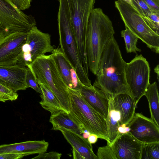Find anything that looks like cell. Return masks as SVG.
<instances>
[{
	"label": "cell",
	"instance_id": "6da1fadb",
	"mask_svg": "<svg viewBox=\"0 0 159 159\" xmlns=\"http://www.w3.org/2000/svg\"><path fill=\"white\" fill-rule=\"evenodd\" d=\"M125 64L113 35L102 54L93 86L101 90L107 96L113 97L123 93L132 97L125 78Z\"/></svg>",
	"mask_w": 159,
	"mask_h": 159
},
{
	"label": "cell",
	"instance_id": "7a4b0ae2",
	"mask_svg": "<svg viewBox=\"0 0 159 159\" xmlns=\"http://www.w3.org/2000/svg\"><path fill=\"white\" fill-rule=\"evenodd\" d=\"M115 34L112 22L100 8L93 9L89 19L86 38L89 69L96 75L100 60L107 43Z\"/></svg>",
	"mask_w": 159,
	"mask_h": 159
},
{
	"label": "cell",
	"instance_id": "3957f363",
	"mask_svg": "<svg viewBox=\"0 0 159 159\" xmlns=\"http://www.w3.org/2000/svg\"><path fill=\"white\" fill-rule=\"evenodd\" d=\"M27 67L32 71L38 84L42 83L48 86L63 109L68 113L70 97L68 87L60 74L52 54L42 56Z\"/></svg>",
	"mask_w": 159,
	"mask_h": 159
},
{
	"label": "cell",
	"instance_id": "277c9868",
	"mask_svg": "<svg viewBox=\"0 0 159 159\" xmlns=\"http://www.w3.org/2000/svg\"><path fill=\"white\" fill-rule=\"evenodd\" d=\"M68 89L69 115L83 129L107 141L108 133L106 119L87 102L79 90L68 87Z\"/></svg>",
	"mask_w": 159,
	"mask_h": 159
},
{
	"label": "cell",
	"instance_id": "5b68a950",
	"mask_svg": "<svg viewBox=\"0 0 159 159\" xmlns=\"http://www.w3.org/2000/svg\"><path fill=\"white\" fill-rule=\"evenodd\" d=\"M57 15L59 44L60 48L75 68L78 77L84 85L92 86L89 73L82 65L73 33L68 9L65 0H58Z\"/></svg>",
	"mask_w": 159,
	"mask_h": 159
},
{
	"label": "cell",
	"instance_id": "8992f818",
	"mask_svg": "<svg viewBox=\"0 0 159 159\" xmlns=\"http://www.w3.org/2000/svg\"><path fill=\"white\" fill-rule=\"evenodd\" d=\"M96 0H65L81 63H87L86 38L88 21Z\"/></svg>",
	"mask_w": 159,
	"mask_h": 159
},
{
	"label": "cell",
	"instance_id": "52a82bcc",
	"mask_svg": "<svg viewBox=\"0 0 159 159\" xmlns=\"http://www.w3.org/2000/svg\"><path fill=\"white\" fill-rule=\"evenodd\" d=\"M115 4L125 27L147 47L158 54L159 35L149 27L142 16L132 6L122 0L115 1Z\"/></svg>",
	"mask_w": 159,
	"mask_h": 159
},
{
	"label": "cell",
	"instance_id": "ba28073f",
	"mask_svg": "<svg viewBox=\"0 0 159 159\" xmlns=\"http://www.w3.org/2000/svg\"><path fill=\"white\" fill-rule=\"evenodd\" d=\"M36 22L31 15H28L13 4L0 0V40L17 32L28 33Z\"/></svg>",
	"mask_w": 159,
	"mask_h": 159
},
{
	"label": "cell",
	"instance_id": "9c48e42d",
	"mask_svg": "<svg viewBox=\"0 0 159 159\" xmlns=\"http://www.w3.org/2000/svg\"><path fill=\"white\" fill-rule=\"evenodd\" d=\"M150 69L148 62L142 54L135 56L129 63H126L125 78L132 96L137 105L144 95L150 84Z\"/></svg>",
	"mask_w": 159,
	"mask_h": 159
},
{
	"label": "cell",
	"instance_id": "30bf717a",
	"mask_svg": "<svg viewBox=\"0 0 159 159\" xmlns=\"http://www.w3.org/2000/svg\"><path fill=\"white\" fill-rule=\"evenodd\" d=\"M51 35L39 30L36 26L28 33L22 47V62L27 67L38 57L47 52L52 53L54 47L51 44Z\"/></svg>",
	"mask_w": 159,
	"mask_h": 159
},
{
	"label": "cell",
	"instance_id": "8fae6325",
	"mask_svg": "<svg viewBox=\"0 0 159 159\" xmlns=\"http://www.w3.org/2000/svg\"><path fill=\"white\" fill-rule=\"evenodd\" d=\"M27 33L16 32L0 40V66H23L22 47L26 41Z\"/></svg>",
	"mask_w": 159,
	"mask_h": 159
},
{
	"label": "cell",
	"instance_id": "7c38bea8",
	"mask_svg": "<svg viewBox=\"0 0 159 159\" xmlns=\"http://www.w3.org/2000/svg\"><path fill=\"white\" fill-rule=\"evenodd\" d=\"M126 126L130 129L129 133L141 143L159 142V127L151 118L135 113Z\"/></svg>",
	"mask_w": 159,
	"mask_h": 159
},
{
	"label": "cell",
	"instance_id": "4fadbf2b",
	"mask_svg": "<svg viewBox=\"0 0 159 159\" xmlns=\"http://www.w3.org/2000/svg\"><path fill=\"white\" fill-rule=\"evenodd\" d=\"M143 144L128 133L120 134L111 146L116 159H140Z\"/></svg>",
	"mask_w": 159,
	"mask_h": 159
},
{
	"label": "cell",
	"instance_id": "5bb4252c",
	"mask_svg": "<svg viewBox=\"0 0 159 159\" xmlns=\"http://www.w3.org/2000/svg\"><path fill=\"white\" fill-rule=\"evenodd\" d=\"M27 67L20 66H0V84L15 92L28 88L25 82Z\"/></svg>",
	"mask_w": 159,
	"mask_h": 159
},
{
	"label": "cell",
	"instance_id": "9a60e30c",
	"mask_svg": "<svg viewBox=\"0 0 159 159\" xmlns=\"http://www.w3.org/2000/svg\"><path fill=\"white\" fill-rule=\"evenodd\" d=\"M59 130L72 147L73 159H98L93 151L92 144L81 135L64 129Z\"/></svg>",
	"mask_w": 159,
	"mask_h": 159
},
{
	"label": "cell",
	"instance_id": "2e32d148",
	"mask_svg": "<svg viewBox=\"0 0 159 159\" xmlns=\"http://www.w3.org/2000/svg\"><path fill=\"white\" fill-rule=\"evenodd\" d=\"M60 74L67 86L76 90L84 85L79 78L75 68L68 60L60 48H55L52 53Z\"/></svg>",
	"mask_w": 159,
	"mask_h": 159
},
{
	"label": "cell",
	"instance_id": "e0dca14e",
	"mask_svg": "<svg viewBox=\"0 0 159 159\" xmlns=\"http://www.w3.org/2000/svg\"><path fill=\"white\" fill-rule=\"evenodd\" d=\"M79 90L87 102L106 119L109 107V98L106 94L93 86L84 85Z\"/></svg>",
	"mask_w": 159,
	"mask_h": 159
},
{
	"label": "cell",
	"instance_id": "ac0fdd59",
	"mask_svg": "<svg viewBox=\"0 0 159 159\" xmlns=\"http://www.w3.org/2000/svg\"><path fill=\"white\" fill-rule=\"evenodd\" d=\"M48 142L42 140L28 141L19 143L0 145V154L22 153L26 156L46 152Z\"/></svg>",
	"mask_w": 159,
	"mask_h": 159
},
{
	"label": "cell",
	"instance_id": "d6986e66",
	"mask_svg": "<svg viewBox=\"0 0 159 159\" xmlns=\"http://www.w3.org/2000/svg\"><path fill=\"white\" fill-rule=\"evenodd\" d=\"M115 109L119 112L121 124H128L135 113L136 104L130 95L121 93L112 97Z\"/></svg>",
	"mask_w": 159,
	"mask_h": 159
},
{
	"label": "cell",
	"instance_id": "ffe728a7",
	"mask_svg": "<svg viewBox=\"0 0 159 159\" xmlns=\"http://www.w3.org/2000/svg\"><path fill=\"white\" fill-rule=\"evenodd\" d=\"M49 121L52 125V130H59L64 129L81 135L85 130L83 129L69 114L64 110L51 115Z\"/></svg>",
	"mask_w": 159,
	"mask_h": 159
},
{
	"label": "cell",
	"instance_id": "44dd1931",
	"mask_svg": "<svg viewBox=\"0 0 159 159\" xmlns=\"http://www.w3.org/2000/svg\"><path fill=\"white\" fill-rule=\"evenodd\" d=\"M109 98V107L106 121L108 128L107 144L111 146L117 138L120 135L118 128L121 125L120 113L116 110L114 107L111 97Z\"/></svg>",
	"mask_w": 159,
	"mask_h": 159
},
{
	"label": "cell",
	"instance_id": "7402d4cb",
	"mask_svg": "<svg viewBox=\"0 0 159 159\" xmlns=\"http://www.w3.org/2000/svg\"><path fill=\"white\" fill-rule=\"evenodd\" d=\"M38 84L42 92L40 95L41 100L39 103L42 107L50 112L51 115L64 110L55 94L49 88L43 83H39Z\"/></svg>",
	"mask_w": 159,
	"mask_h": 159
},
{
	"label": "cell",
	"instance_id": "603a6c76",
	"mask_svg": "<svg viewBox=\"0 0 159 159\" xmlns=\"http://www.w3.org/2000/svg\"><path fill=\"white\" fill-rule=\"evenodd\" d=\"M144 95L148 101L150 118L159 127V93L156 82L149 84Z\"/></svg>",
	"mask_w": 159,
	"mask_h": 159
},
{
	"label": "cell",
	"instance_id": "cb8c5ba5",
	"mask_svg": "<svg viewBox=\"0 0 159 159\" xmlns=\"http://www.w3.org/2000/svg\"><path fill=\"white\" fill-rule=\"evenodd\" d=\"M121 37L124 39L125 48L127 53L141 52V50L138 48L136 44L139 38L127 28L125 30L121 31Z\"/></svg>",
	"mask_w": 159,
	"mask_h": 159
},
{
	"label": "cell",
	"instance_id": "d4e9b609",
	"mask_svg": "<svg viewBox=\"0 0 159 159\" xmlns=\"http://www.w3.org/2000/svg\"><path fill=\"white\" fill-rule=\"evenodd\" d=\"M140 159H159V142L143 144Z\"/></svg>",
	"mask_w": 159,
	"mask_h": 159
},
{
	"label": "cell",
	"instance_id": "484cf974",
	"mask_svg": "<svg viewBox=\"0 0 159 159\" xmlns=\"http://www.w3.org/2000/svg\"><path fill=\"white\" fill-rule=\"evenodd\" d=\"M18 97L17 92L0 84V102H5L7 101H15Z\"/></svg>",
	"mask_w": 159,
	"mask_h": 159
},
{
	"label": "cell",
	"instance_id": "4316f807",
	"mask_svg": "<svg viewBox=\"0 0 159 159\" xmlns=\"http://www.w3.org/2000/svg\"><path fill=\"white\" fill-rule=\"evenodd\" d=\"M142 17L149 27L159 35V13H151Z\"/></svg>",
	"mask_w": 159,
	"mask_h": 159
},
{
	"label": "cell",
	"instance_id": "83f0119b",
	"mask_svg": "<svg viewBox=\"0 0 159 159\" xmlns=\"http://www.w3.org/2000/svg\"><path fill=\"white\" fill-rule=\"evenodd\" d=\"M134 7L142 17L152 13L144 0H131Z\"/></svg>",
	"mask_w": 159,
	"mask_h": 159
},
{
	"label": "cell",
	"instance_id": "f1b7e54d",
	"mask_svg": "<svg viewBox=\"0 0 159 159\" xmlns=\"http://www.w3.org/2000/svg\"><path fill=\"white\" fill-rule=\"evenodd\" d=\"M97 156L98 159H116L111 146L108 144L98 148Z\"/></svg>",
	"mask_w": 159,
	"mask_h": 159
},
{
	"label": "cell",
	"instance_id": "f546056e",
	"mask_svg": "<svg viewBox=\"0 0 159 159\" xmlns=\"http://www.w3.org/2000/svg\"><path fill=\"white\" fill-rule=\"evenodd\" d=\"M27 67L25 78V82L28 88H31L37 92L41 94L42 92L41 89L34 76L30 69Z\"/></svg>",
	"mask_w": 159,
	"mask_h": 159
},
{
	"label": "cell",
	"instance_id": "4dcf8cb0",
	"mask_svg": "<svg viewBox=\"0 0 159 159\" xmlns=\"http://www.w3.org/2000/svg\"><path fill=\"white\" fill-rule=\"evenodd\" d=\"M13 4L19 9L24 11L31 6L32 0H5Z\"/></svg>",
	"mask_w": 159,
	"mask_h": 159
},
{
	"label": "cell",
	"instance_id": "1f68e13d",
	"mask_svg": "<svg viewBox=\"0 0 159 159\" xmlns=\"http://www.w3.org/2000/svg\"><path fill=\"white\" fill-rule=\"evenodd\" d=\"M61 154L56 152H51L46 153L43 152L39 154L38 155L32 159H60Z\"/></svg>",
	"mask_w": 159,
	"mask_h": 159
},
{
	"label": "cell",
	"instance_id": "d6a6232c",
	"mask_svg": "<svg viewBox=\"0 0 159 159\" xmlns=\"http://www.w3.org/2000/svg\"><path fill=\"white\" fill-rule=\"evenodd\" d=\"M152 13H159V0H144Z\"/></svg>",
	"mask_w": 159,
	"mask_h": 159
},
{
	"label": "cell",
	"instance_id": "836d02e7",
	"mask_svg": "<svg viewBox=\"0 0 159 159\" xmlns=\"http://www.w3.org/2000/svg\"><path fill=\"white\" fill-rule=\"evenodd\" d=\"M26 155L22 153H7L0 154V159H18Z\"/></svg>",
	"mask_w": 159,
	"mask_h": 159
},
{
	"label": "cell",
	"instance_id": "e575fe53",
	"mask_svg": "<svg viewBox=\"0 0 159 159\" xmlns=\"http://www.w3.org/2000/svg\"><path fill=\"white\" fill-rule=\"evenodd\" d=\"M130 130L129 128L124 124L120 125L118 128V132L120 135L129 133Z\"/></svg>",
	"mask_w": 159,
	"mask_h": 159
},
{
	"label": "cell",
	"instance_id": "d590c367",
	"mask_svg": "<svg viewBox=\"0 0 159 159\" xmlns=\"http://www.w3.org/2000/svg\"><path fill=\"white\" fill-rule=\"evenodd\" d=\"M98 138V137L97 135L93 134H91L87 138V140L91 144H94L97 142Z\"/></svg>",
	"mask_w": 159,
	"mask_h": 159
},
{
	"label": "cell",
	"instance_id": "8d00e7d4",
	"mask_svg": "<svg viewBox=\"0 0 159 159\" xmlns=\"http://www.w3.org/2000/svg\"><path fill=\"white\" fill-rule=\"evenodd\" d=\"M159 65H157L154 68V72L157 73V79L158 81H159Z\"/></svg>",
	"mask_w": 159,
	"mask_h": 159
},
{
	"label": "cell",
	"instance_id": "74e56055",
	"mask_svg": "<svg viewBox=\"0 0 159 159\" xmlns=\"http://www.w3.org/2000/svg\"><path fill=\"white\" fill-rule=\"evenodd\" d=\"M124 2L127 3H128L131 6H132L133 7V5L132 4L131 0H122Z\"/></svg>",
	"mask_w": 159,
	"mask_h": 159
}]
</instances>
